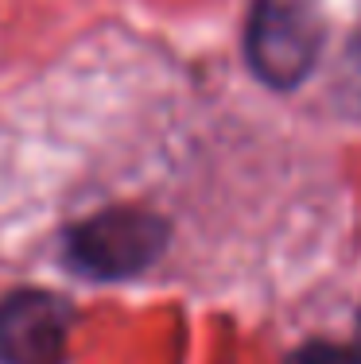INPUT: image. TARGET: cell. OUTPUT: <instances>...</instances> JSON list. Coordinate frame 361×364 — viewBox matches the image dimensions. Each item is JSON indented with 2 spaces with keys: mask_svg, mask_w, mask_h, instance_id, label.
Here are the masks:
<instances>
[{
  "mask_svg": "<svg viewBox=\"0 0 361 364\" xmlns=\"http://www.w3.org/2000/svg\"><path fill=\"white\" fill-rule=\"evenodd\" d=\"M171 232V221L148 205H105L58 232V264L85 283H128L167 256Z\"/></svg>",
  "mask_w": 361,
  "mask_h": 364,
  "instance_id": "obj_1",
  "label": "cell"
},
{
  "mask_svg": "<svg viewBox=\"0 0 361 364\" xmlns=\"http://www.w3.org/2000/svg\"><path fill=\"white\" fill-rule=\"evenodd\" d=\"M323 47L326 20L319 0H248L241 50L264 90L295 93L319 70Z\"/></svg>",
  "mask_w": 361,
  "mask_h": 364,
  "instance_id": "obj_2",
  "label": "cell"
},
{
  "mask_svg": "<svg viewBox=\"0 0 361 364\" xmlns=\"http://www.w3.org/2000/svg\"><path fill=\"white\" fill-rule=\"evenodd\" d=\"M78 306L51 287L0 294V364H66Z\"/></svg>",
  "mask_w": 361,
  "mask_h": 364,
  "instance_id": "obj_3",
  "label": "cell"
},
{
  "mask_svg": "<svg viewBox=\"0 0 361 364\" xmlns=\"http://www.w3.org/2000/svg\"><path fill=\"white\" fill-rule=\"evenodd\" d=\"M334 109L346 120H361V28L357 36L346 43V55H342V70L334 77Z\"/></svg>",
  "mask_w": 361,
  "mask_h": 364,
  "instance_id": "obj_4",
  "label": "cell"
},
{
  "mask_svg": "<svg viewBox=\"0 0 361 364\" xmlns=\"http://www.w3.org/2000/svg\"><path fill=\"white\" fill-rule=\"evenodd\" d=\"M283 364H357L350 345L326 341V337H311V341L295 345V349L283 357Z\"/></svg>",
  "mask_w": 361,
  "mask_h": 364,
  "instance_id": "obj_5",
  "label": "cell"
},
{
  "mask_svg": "<svg viewBox=\"0 0 361 364\" xmlns=\"http://www.w3.org/2000/svg\"><path fill=\"white\" fill-rule=\"evenodd\" d=\"M350 353H354V360L361 364V314H357V337L350 341Z\"/></svg>",
  "mask_w": 361,
  "mask_h": 364,
  "instance_id": "obj_6",
  "label": "cell"
}]
</instances>
